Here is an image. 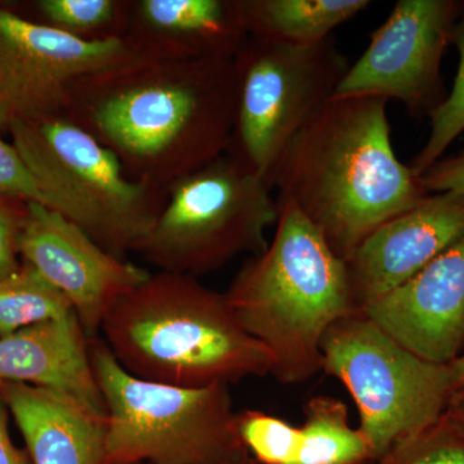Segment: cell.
I'll use <instances>...</instances> for the list:
<instances>
[{"mask_svg": "<svg viewBox=\"0 0 464 464\" xmlns=\"http://www.w3.org/2000/svg\"><path fill=\"white\" fill-rule=\"evenodd\" d=\"M447 413L464 431V386L454 391L449 401Z\"/></svg>", "mask_w": 464, "mask_h": 464, "instance_id": "cell-29", "label": "cell"}, {"mask_svg": "<svg viewBox=\"0 0 464 464\" xmlns=\"http://www.w3.org/2000/svg\"><path fill=\"white\" fill-rule=\"evenodd\" d=\"M72 313L69 298L25 262L0 280V338Z\"/></svg>", "mask_w": 464, "mask_h": 464, "instance_id": "cell-20", "label": "cell"}, {"mask_svg": "<svg viewBox=\"0 0 464 464\" xmlns=\"http://www.w3.org/2000/svg\"><path fill=\"white\" fill-rule=\"evenodd\" d=\"M373 464H464V431L448 413Z\"/></svg>", "mask_w": 464, "mask_h": 464, "instance_id": "cell-24", "label": "cell"}, {"mask_svg": "<svg viewBox=\"0 0 464 464\" xmlns=\"http://www.w3.org/2000/svg\"><path fill=\"white\" fill-rule=\"evenodd\" d=\"M362 314L426 362L450 365L462 357L464 237Z\"/></svg>", "mask_w": 464, "mask_h": 464, "instance_id": "cell-14", "label": "cell"}, {"mask_svg": "<svg viewBox=\"0 0 464 464\" xmlns=\"http://www.w3.org/2000/svg\"><path fill=\"white\" fill-rule=\"evenodd\" d=\"M322 355L324 373L353 396L375 460L438 422L458 389L450 365L415 355L362 313L331 326Z\"/></svg>", "mask_w": 464, "mask_h": 464, "instance_id": "cell-8", "label": "cell"}, {"mask_svg": "<svg viewBox=\"0 0 464 464\" xmlns=\"http://www.w3.org/2000/svg\"><path fill=\"white\" fill-rule=\"evenodd\" d=\"M0 398L23 433L32 464H101L106 415L65 392L0 384Z\"/></svg>", "mask_w": 464, "mask_h": 464, "instance_id": "cell-17", "label": "cell"}, {"mask_svg": "<svg viewBox=\"0 0 464 464\" xmlns=\"http://www.w3.org/2000/svg\"><path fill=\"white\" fill-rule=\"evenodd\" d=\"M130 0H39L44 25L84 41L123 39Z\"/></svg>", "mask_w": 464, "mask_h": 464, "instance_id": "cell-21", "label": "cell"}, {"mask_svg": "<svg viewBox=\"0 0 464 464\" xmlns=\"http://www.w3.org/2000/svg\"><path fill=\"white\" fill-rule=\"evenodd\" d=\"M273 240L252 256L224 293L241 326L273 356L280 383L313 380L332 325L359 313L346 261L292 201L279 198Z\"/></svg>", "mask_w": 464, "mask_h": 464, "instance_id": "cell-4", "label": "cell"}, {"mask_svg": "<svg viewBox=\"0 0 464 464\" xmlns=\"http://www.w3.org/2000/svg\"><path fill=\"white\" fill-rule=\"evenodd\" d=\"M458 387L464 386V355L450 364Z\"/></svg>", "mask_w": 464, "mask_h": 464, "instance_id": "cell-30", "label": "cell"}, {"mask_svg": "<svg viewBox=\"0 0 464 464\" xmlns=\"http://www.w3.org/2000/svg\"><path fill=\"white\" fill-rule=\"evenodd\" d=\"M427 192H458L464 194V151L453 158L439 160L420 176Z\"/></svg>", "mask_w": 464, "mask_h": 464, "instance_id": "cell-27", "label": "cell"}, {"mask_svg": "<svg viewBox=\"0 0 464 464\" xmlns=\"http://www.w3.org/2000/svg\"><path fill=\"white\" fill-rule=\"evenodd\" d=\"M136 58L124 39L84 41L0 7V127L63 114L78 79Z\"/></svg>", "mask_w": 464, "mask_h": 464, "instance_id": "cell-11", "label": "cell"}, {"mask_svg": "<svg viewBox=\"0 0 464 464\" xmlns=\"http://www.w3.org/2000/svg\"><path fill=\"white\" fill-rule=\"evenodd\" d=\"M387 101L332 99L284 150L271 186L347 261L378 227L429 192L396 157Z\"/></svg>", "mask_w": 464, "mask_h": 464, "instance_id": "cell-2", "label": "cell"}, {"mask_svg": "<svg viewBox=\"0 0 464 464\" xmlns=\"http://www.w3.org/2000/svg\"><path fill=\"white\" fill-rule=\"evenodd\" d=\"M234 60L237 109L227 155L270 183L284 150L333 99L350 65L332 36L293 45L249 35Z\"/></svg>", "mask_w": 464, "mask_h": 464, "instance_id": "cell-9", "label": "cell"}, {"mask_svg": "<svg viewBox=\"0 0 464 464\" xmlns=\"http://www.w3.org/2000/svg\"><path fill=\"white\" fill-rule=\"evenodd\" d=\"M136 464H151V463H136ZM230 464H258L257 460L253 459L252 457L246 458V459L239 460V462Z\"/></svg>", "mask_w": 464, "mask_h": 464, "instance_id": "cell-31", "label": "cell"}, {"mask_svg": "<svg viewBox=\"0 0 464 464\" xmlns=\"http://www.w3.org/2000/svg\"><path fill=\"white\" fill-rule=\"evenodd\" d=\"M0 464H32L29 454L20 450L12 441L8 430L7 411L0 398Z\"/></svg>", "mask_w": 464, "mask_h": 464, "instance_id": "cell-28", "label": "cell"}, {"mask_svg": "<svg viewBox=\"0 0 464 464\" xmlns=\"http://www.w3.org/2000/svg\"><path fill=\"white\" fill-rule=\"evenodd\" d=\"M100 331L116 362L145 381L198 389L273 371L270 351L241 326L224 293L191 275L150 274Z\"/></svg>", "mask_w": 464, "mask_h": 464, "instance_id": "cell-3", "label": "cell"}, {"mask_svg": "<svg viewBox=\"0 0 464 464\" xmlns=\"http://www.w3.org/2000/svg\"><path fill=\"white\" fill-rule=\"evenodd\" d=\"M18 249L25 264L69 298L90 338L116 302L151 274L111 255L74 222L38 203H26Z\"/></svg>", "mask_w": 464, "mask_h": 464, "instance_id": "cell-12", "label": "cell"}, {"mask_svg": "<svg viewBox=\"0 0 464 464\" xmlns=\"http://www.w3.org/2000/svg\"><path fill=\"white\" fill-rule=\"evenodd\" d=\"M25 209L24 201L0 195V280L20 267L18 241Z\"/></svg>", "mask_w": 464, "mask_h": 464, "instance_id": "cell-26", "label": "cell"}, {"mask_svg": "<svg viewBox=\"0 0 464 464\" xmlns=\"http://www.w3.org/2000/svg\"><path fill=\"white\" fill-rule=\"evenodd\" d=\"M464 237V194L429 195L378 227L347 259L359 313L411 280Z\"/></svg>", "mask_w": 464, "mask_h": 464, "instance_id": "cell-13", "label": "cell"}, {"mask_svg": "<svg viewBox=\"0 0 464 464\" xmlns=\"http://www.w3.org/2000/svg\"><path fill=\"white\" fill-rule=\"evenodd\" d=\"M454 0H399L333 99L398 101L409 114H431L445 100L441 61L462 14Z\"/></svg>", "mask_w": 464, "mask_h": 464, "instance_id": "cell-10", "label": "cell"}, {"mask_svg": "<svg viewBox=\"0 0 464 464\" xmlns=\"http://www.w3.org/2000/svg\"><path fill=\"white\" fill-rule=\"evenodd\" d=\"M237 109L234 58H136L72 85L65 114L159 190L230 149Z\"/></svg>", "mask_w": 464, "mask_h": 464, "instance_id": "cell-1", "label": "cell"}, {"mask_svg": "<svg viewBox=\"0 0 464 464\" xmlns=\"http://www.w3.org/2000/svg\"><path fill=\"white\" fill-rule=\"evenodd\" d=\"M237 430L249 456L258 464H292L301 441V427L261 411L237 413Z\"/></svg>", "mask_w": 464, "mask_h": 464, "instance_id": "cell-23", "label": "cell"}, {"mask_svg": "<svg viewBox=\"0 0 464 464\" xmlns=\"http://www.w3.org/2000/svg\"><path fill=\"white\" fill-rule=\"evenodd\" d=\"M301 441L292 464H373L371 442L350 424L348 408L328 395L308 399L304 406Z\"/></svg>", "mask_w": 464, "mask_h": 464, "instance_id": "cell-19", "label": "cell"}, {"mask_svg": "<svg viewBox=\"0 0 464 464\" xmlns=\"http://www.w3.org/2000/svg\"><path fill=\"white\" fill-rule=\"evenodd\" d=\"M90 356L106 411L101 464H230L250 457L230 384L188 389L141 380L96 338Z\"/></svg>", "mask_w": 464, "mask_h": 464, "instance_id": "cell-5", "label": "cell"}, {"mask_svg": "<svg viewBox=\"0 0 464 464\" xmlns=\"http://www.w3.org/2000/svg\"><path fill=\"white\" fill-rule=\"evenodd\" d=\"M249 38L243 0H130L123 35L140 58H235Z\"/></svg>", "mask_w": 464, "mask_h": 464, "instance_id": "cell-15", "label": "cell"}, {"mask_svg": "<svg viewBox=\"0 0 464 464\" xmlns=\"http://www.w3.org/2000/svg\"><path fill=\"white\" fill-rule=\"evenodd\" d=\"M0 195L24 203L47 207L44 195L35 177L18 154L14 143L0 139Z\"/></svg>", "mask_w": 464, "mask_h": 464, "instance_id": "cell-25", "label": "cell"}, {"mask_svg": "<svg viewBox=\"0 0 464 464\" xmlns=\"http://www.w3.org/2000/svg\"><path fill=\"white\" fill-rule=\"evenodd\" d=\"M47 208L66 217L119 258L154 228L167 191L133 181L118 157L65 114L8 128Z\"/></svg>", "mask_w": 464, "mask_h": 464, "instance_id": "cell-6", "label": "cell"}, {"mask_svg": "<svg viewBox=\"0 0 464 464\" xmlns=\"http://www.w3.org/2000/svg\"><path fill=\"white\" fill-rule=\"evenodd\" d=\"M273 190L226 154L168 188L163 212L134 253L159 271L195 277L261 255L279 217Z\"/></svg>", "mask_w": 464, "mask_h": 464, "instance_id": "cell-7", "label": "cell"}, {"mask_svg": "<svg viewBox=\"0 0 464 464\" xmlns=\"http://www.w3.org/2000/svg\"><path fill=\"white\" fill-rule=\"evenodd\" d=\"M451 44L456 45L459 53V67L450 93L429 115L431 125L429 139L409 166L418 177L441 160L445 150L464 132V3L451 33Z\"/></svg>", "mask_w": 464, "mask_h": 464, "instance_id": "cell-22", "label": "cell"}, {"mask_svg": "<svg viewBox=\"0 0 464 464\" xmlns=\"http://www.w3.org/2000/svg\"><path fill=\"white\" fill-rule=\"evenodd\" d=\"M249 35L293 45L331 38L333 30L371 5L369 0H243Z\"/></svg>", "mask_w": 464, "mask_h": 464, "instance_id": "cell-18", "label": "cell"}, {"mask_svg": "<svg viewBox=\"0 0 464 464\" xmlns=\"http://www.w3.org/2000/svg\"><path fill=\"white\" fill-rule=\"evenodd\" d=\"M90 341L76 313L0 338V384L60 391L106 415L92 369Z\"/></svg>", "mask_w": 464, "mask_h": 464, "instance_id": "cell-16", "label": "cell"}]
</instances>
